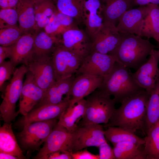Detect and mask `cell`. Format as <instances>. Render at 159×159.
Here are the masks:
<instances>
[{
    "instance_id": "9",
    "label": "cell",
    "mask_w": 159,
    "mask_h": 159,
    "mask_svg": "<svg viewBox=\"0 0 159 159\" xmlns=\"http://www.w3.org/2000/svg\"><path fill=\"white\" fill-rule=\"evenodd\" d=\"M103 127L100 124L79 126L72 132V152L89 147L98 148L107 141Z\"/></svg>"
},
{
    "instance_id": "17",
    "label": "cell",
    "mask_w": 159,
    "mask_h": 159,
    "mask_svg": "<svg viewBox=\"0 0 159 159\" xmlns=\"http://www.w3.org/2000/svg\"><path fill=\"white\" fill-rule=\"evenodd\" d=\"M103 78L85 74L76 75L70 92L69 106H72L99 88L102 84Z\"/></svg>"
},
{
    "instance_id": "33",
    "label": "cell",
    "mask_w": 159,
    "mask_h": 159,
    "mask_svg": "<svg viewBox=\"0 0 159 159\" xmlns=\"http://www.w3.org/2000/svg\"><path fill=\"white\" fill-rule=\"evenodd\" d=\"M58 11L51 0H42L35 4L36 22L45 17L51 19Z\"/></svg>"
},
{
    "instance_id": "44",
    "label": "cell",
    "mask_w": 159,
    "mask_h": 159,
    "mask_svg": "<svg viewBox=\"0 0 159 159\" xmlns=\"http://www.w3.org/2000/svg\"><path fill=\"white\" fill-rule=\"evenodd\" d=\"M32 0L34 1V2L35 4V3H37V2L40 1H42V0Z\"/></svg>"
},
{
    "instance_id": "35",
    "label": "cell",
    "mask_w": 159,
    "mask_h": 159,
    "mask_svg": "<svg viewBox=\"0 0 159 159\" xmlns=\"http://www.w3.org/2000/svg\"><path fill=\"white\" fill-rule=\"evenodd\" d=\"M18 15L16 9H0V29L19 26Z\"/></svg>"
},
{
    "instance_id": "10",
    "label": "cell",
    "mask_w": 159,
    "mask_h": 159,
    "mask_svg": "<svg viewBox=\"0 0 159 159\" xmlns=\"http://www.w3.org/2000/svg\"><path fill=\"white\" fill-rule=\"evenodd\" d=\"M72 132L57 123L33 158L42 159L48 154L59 150L72 152Z\"/></svg>"
},
{
    "instance_id": "2",
    "label": "cell",
    "mask_w": 159,
    "mask_h": 159,
    "mask_svg": "<svg viewBox=\"0 0 159 159\" xmlns=\"http://www.w3.org/2000/svg\"><path fill=\"white\" fill-rule=\"evenodd\" d=\"M121 39L116 48L109 54L116 62L128 69L136 70L148 59L155 46L149 39L129 33H120Z\"/></svg>"
},
{
    "instance_id": "8",
    "label": "cell",
    "mask_w": 159,
    "mask_h": 159,
    "mask_svg": "<svg viewBox=\"0 0 159 159\" xmlns=\"http://www.w3.org/2000/svg\"><path fill=\"white\" fill-rule=\"evenodd\" d=\"M116 62L109 54L91 52L83 58L75 75L85 74L104 77L111 72Z\"/></svg>"
},
{
    "instance_id": "12",
    "label": "cell",
    "mask_w": 159,
    "mask_h": 159,
    "mask_svg": "<svg viewBox=\"0 0 159 159\" xmlns=\"http://www.w3.org/2000/svg\"><path fill=\"white\" fill-rule=\"evenodd\" d=\"M26 66L36 83L45 93L57 81L51 57L32 58Z\"/></svg>"
},
{
    "instance_id": "43",
    "label": "cell",
    "mask_w": 159,
    "mask_h": 159,
    "mask_svg": "<svg viewBox=\"0 0 159 159\" xmlns=\"http://www.w3.org/2000/svg\"><path fill=\"white\" fill-rule=\"evenodd\" d=\"M0 159H19L17 157L9 154L0 152Z\"/></svg>"
},
{
    "instance_id": "1",
    "label": "cell",
    "mask_w": 159,
    "mask_h": 159,
    "mask_svg": "<svg viewBox=\"0 0 159 159\" xmlns=\"http://www.w3.org/2000/svg\"><path fill=\"white\" fill-rule=\"evenodd\" d=\"M150 94L143 90L122 100L104 127H118L135 133L140 130L146 135V106Z\"/></svg>"
},
{
    "instance_id": "32",
    "label": "cell",
    "mask_w": 159,
    "mask_h": 159,
    "mask_svg": "<svg viewBox=\"0 0 159 159\" xmlns=\"http://www.w3.org/2000/svg\"><path fill=\"white\" fill-rule=\"evenodd\" d=\"M144 150L147 159H159V120L144 138Z\"/></svg>"
},
{
    "instance_id": "34",
    "label": "cell",
    "mask_w": 159,
    "mask_h": 159,
    "mask_svg": "<svg viewBox=\"0 0 159 159\" xmlns=\"http://www.w3.org/2000/svg\"><path fill=\"white\" fill-rule=\"evenodd\" d=\"M24 34L19 26L0 29V45L2 46L12 45Z\"/></svg>"
},
{
    "instance_id": "6",
    "label": "cell",
    "mask_w": 159,
    "mask_h": 159,
    "mask_svg": "<svg viewBox=\"0 0 159 159\" xmlns=\"http://www.w3.org/2000/svg\"><path fill=\"white\" fill-rule=\"evenodd\" d=\"M57 120L35 122L24 126L16 136L22 151L29 155L39 151L57 123Z\"/></svg>"
},
{
    "instance_id": "19",
    "label": "cell",
    "mask_w": 159,
    "mask_h": 159,
    "mask_svg": "<svg viewBox=\"0 0 159 159\" xmlns=\"http://www.w3.org/2000/svg\"><path fill=\"white\" fill-rule=\"evenodd\" d=\"M146 6H140L125 12L120 18L116 27L120 33H129L141 37Z\"/></svg>"
},
{
    "instance_id": "14",
    "label": "cell",
    "mask_w": 159,
    "mask_h": 159,
    "mask_svg": "<svg viewBox=\"0 0 159 159\" xmlns=\"http://www.w3.org/2000/svg\"><path fill=\"white\" fill-rule=\"evenodd\" d=\"M121 39L116 26L108 22L103 24L92 40L91 52L109 54L113 51Z\"/></svg>"
},
{
    "instance_id": "40",
    "label": "cell",
    "mask_w": 159,
    "mask_h": 159,
    "mask_svg": "<svg viewBox=\"0 0 159 159\" xmlns=\"http://www.w3.org/2000/svg\"><path fill=\"white\" fill-rule=\"evenodd\" d=\"M12 45L8 46H0V64L7 58L10 57L12 51Z\"/></svg>"
},
{
    "instance_id": "16",
    "label": "cell",
    "mask_w": 159,
    "mask_h": 159,
    "mask_svg": "<svg viewBox=\"0 0 159 159\" xmlns=\"http://www.w3.org/2000/svg\"><path fill=\"white\" fill-rule=\"evenodd\" d=\"M69 101L54 105H46L34 108L27 115L23 116L17 122V125L23 128L34 122L59 119L63 112L67 108Z\"/></svg>"
},
{
    "instance_id": "5",
    "label": "cell",
    "mask_w": 159,
    "mask_h": 159,
    "mask_svg": "<svg viewBox=\"0 0 159 159\" xmlns=\"http://www.w3.org/2000/svg\"><path fill=\"white\" fill-rule=\"evenodd\" d=\"M28 71L27 67L24 64L16 68L5 88L0 105V117L4 122L11 123L19 114L16 111V104L20 96L24 77Z\"/></svg>"
},
{
    "instance_id": "24",
    "label": "cell",
    "mask_w": 159,
    "mask_h": 159,
    "mask_svg": "<svg viewBox=\"0 0 159 159\" xmlns=\"http://www.w3.org/2000/svg\"><path fill=\"white\" fill-rule=\"evenodd\" d=\"M35 3L32 0H21L16 8L19 26L24 34L34 33L36 30Z\"/></svg>"
},
{
    "instance_id": "39",
    "label": "cell",
    "mask_w": 159,
    "mask_h": 159,
    "mask_svg": "<svg viewBox=\"0 0 159 159\" xmlns=\"http://www.w3.org/2000/svg\"><path fill=\"white\" fill-rule=\"evenodd\" d=\"M42 159H72V158L71 152L59 150L49 154Z\"/></svg>"
},
{
    "instance_id": "45",
    "label": "cell",
    "mask_w": 159,
    "mask_h": 159,
    "mask_svg": "<svg viewBox=\"0 0 159 159\" xmlns=\"http://www.w3.org/2000/svg\"><path fill=\"white\" fill-rule=\"evenodd\" d=\"M157 42H158V44L159 49L158 50V54L159 56V40L157 41Z\"/></svg>"
},
{
    "instance_id": "30",
    "label": "cell",
    "mask_w": 159,
    "mask_h": 159,
    "mask_svg": "<svg viewBox=\"0 0 159 159\" xmlns=\"http://www.w3.org/2000/svg\"><path fill=\"white\" fill-rule=\"evenodd\" d=\"M159 120V78L150 94L146 106L145 124L146 135Z\"/></svg>"
},
{
    "instance_id": "15",
    "label": "cell",
    "mask_w": 159,
    "mask_h": 159,
    "mask_svg": "<svg viewBox=\"0 0 159 159\" xmlns=\"http://www.w3.org/2000/svg\"><path fill=\"white\" fill-rule=\"evenodd\" d=\"M44 94V91L35 82L32 74L28 71L19 100V113L23 116L27 115L41 102Z\"/></svg>"
},
{
    "instance_id": "21",
    "label": "cell",
    "mask_w": 159,
    "mask_h": 159,
    "mask_svg": "<svg viewBox=\"0 0 159 159\" xmlns=\"http://www.w3.org/2000/svg\"><path fill=\"white\" fill-rule=\"evenodd\" d=\"M34 33L24 34L12 45V53L9 59L16 67L20 64L26 65L32 59Z\"/></svg>"
},
{
    "instance_id": "41",
    "label": "cell",
    "mask_w": 159,
    "mask_h": 159,
    "mask_svg": "<svg viewBox=\"0 0 159 159\" xmlns=\"http://www.w3.org/2000/svg\"><path fill=\"white\" fill-rule=\"evenodd\" d=\"M21 0H0V9H16Z\"/></svg>"
},
{
    "instance_id": "28",
    "label": "cell",
    "mask_w": 159,
    "mask_h": 159,
    "mask_svg": "<svg viewBox=\"0 0 159 159\" xmlns=\"http://www.w3.org/2000/svg\"><path fill=\"white\" fill-rule=\"evenodd\" d=\"M115 159H147L143 145L131 142L118 143L113 145Z\"/></svg>"
},
{
    "instance_id": "11",
    "label": "cell",
    "mask_w": 159,
    "mask_h": 159,
    "mask_svg": "<svg viewBox=\"0 0 159 159\" xmlns=\"http://www.w3.org/2000/svg\"><path fill=\"white\" fill-rule=\"evenodd\" d=\"M149 56L147 60L131 74L136 83L150 94L159 78L158 50H153Z\"/></svg>"
},
{
    "instance_id": "27",
    "label": "cell",
    "mask_w": 159,
    "mask_h": 159,
    "mask_svg": "<svg viewBox=\"0 0 159 159\" xmlns=\"http://www.w3.org/2000/svg\"><path fill=\"white\" fill-rule=\"evenodd\" d=\"M86 102V99L84 98L72 106H68L60 117L57 123L70 132L75 130L79 127L77 123L84 114Z\"/></svg>"
},
{
    "instance_id": "7",
    "label": "cell",
    "mask_w": 159,
    "mask_h": 159,
    "mask_svg": "<svg viewBox=\"0 0 159 159\" xmlns=\"http://www.w3.org/2000/svg\"><path fill=\"white\" fill-rule=\"evenodd\" d=\"M83 59L61 44L57 45L51 56L57 81L74 74Z\"/></svg>"
},
{
    "instance_id": "13",
    "label": "cell",
    "mask_w": 159,
    "mask_h": 159,
    "mask_svg": "<svg viewBox=\"0 0 159 159\" xmlns=\"http://www.w3.org/2000/svg\"><path fill=\"white\" fill-rule=\"evenodd\" d=\"M61 36L62 45L83 58L91 52V39L85 31L80 29L77 25L64 31Z\"/></svg>"
},
{
    "instance_id": "4",
    "label": "cell",
    "mask_w": 159,
    "mask_h": 159,
    "mask_svg": "<svg viewBox=\"0 0 159 159\" xmlns=\"http://www.w3.org/2000/svg\"><path fill=\"white\" fill-rule=\"evenodd\" d=\"M86 97L85 112L78 126L108 123L116 109L115 99L98 88Z\"/></svg>"
},
{
    "instance_id": "36",
    "label": "cell",
    "mask_w": 159,
    "mask_h": 159,
    "mask_svg": "<svg viewBox=\"0 0 159 159\" xmlns=\"http://www.w3.org/2000/svg\"><path fill=\"white\" fill-rule=\"evenodd\" d=\"M15 68L10 60L4 61L0 64V90L3 93L4 91L3 86L5 82L11 78Z\"/></svg>"
},
{
    "instance_id": "29",
    "label": "cell",
    "mask_w": 159,
    "mask_h": 159,
    "mask_svg": "<svg viewBox=\"0 0 159 159\" xmlns=\"http://www.w3.org/2000/svg\"><path fill=\"white\" fill-rule=\"evenodd\" d=\"M106 138L113 145L117 143L131 142L140 145H143L145 143L144 138H141L133 132L123 128L111 126L105 130Z\"/></svg>"
},
{
    "instance_id": "31",
    "label": "cell",
    "mask_w": 159,
    "mask_h": 159,
    "mask_svg": "<svg viewBox=\"0 0 159 159\" xmlns=\"http://www.w3.org/2000/svg\"><path fill=\"white\" fill-rule=\"evenodd\" d=\"M59 12L68 15L77 24L83 23V0H51Z\"/></svg>"
},
{
    "instance_id": "20",
    "label": "cell",
    "mask_w": 159,
    "mask_h": 159,
    "mask_svg": "<svg viewBox=\"0 0 159 159\" xmlns=\"http://www.w3.org/2000/svg\"><path fill=\"white\" fill-rule=\"evenodd\" d=\"M75 75L57 80L45 92L41 102L34 107L69 101V93Z\"/></svg>"
},
{
    "instance_id": "25",
    "label": "cell",
    "mask_w": 159,
    "mask_h": 159,
    "mask_svg": "<svg viewBox=\"0 0 159 159\" xmlns=\"http://www.w3.org/2000/svg\"><path fill=\"white\" fill-rule=\"evenodd\" d=\"M0 152L25 159L12 129V123L4 122L0 127Z\"/></svg>"
},
{
    "instance_id": "18",
    "label": "cell",
    "mask_w": 159,
    "mask_h": 159,
    "mask_svg": "<svg viewBox=\"0 0 159 159\" xmlns=\"http://www.w3.org/2000/svg\"><path fill=\"white\" fill-rule=\"evenodd\" d=\"M102 0H83V23L92 41L103 23Z\"/></svg>"
},
{
    "instance_id": "26",
    "label": "cell",
    "mask_w": 159,
    "mask_h": 159,
    "mask_svg": "<svg viewBox=\"0 0 159 159\" xmlns=\"http://www.w3.org/2000/svg\"><path fill=\"white\" fill-rule=\"evenodd\" d=\"M146 14L144 18L141 37L148 39L153 38L159 40V6L149 4L146 5Z\"/></svg>"
},
{
    "instance_id": "46",
    "label": "cell",
    "mask_w": 159,
    "mask_h": 159,
    "mask_svg": "<svg viewBox=\"0 0 159 159\" xmlns=\"http://www.w3.org/2000/svg\"><path fill=\"white\" fill-rule=\"evenodd\" d=\"M159 6V5H158Z\"/></svg>"
},
{
    "instance_id": "22",
    "label": "cell",
    "mask_w": 159,
    "mask_h": 159,
    "mask_svg": "<svg viewBox=\"0 0 159 159\" xmlns=\"http://www.w3.org/2000/svg\"><path fill=\"white\" fill-rule=\"evenodd\" d=\"M60 43L59 37L51 36L44 31H36L34 33L32 58L51 57L55 49Z\"/></svg>"
},
{
    "instance_id": "23",
    "label": "cell",
    "mask_w": 159,
    "mask_h": 159,
    "mask_svg": "<svg viewBox=\"0 0 159 159\" xmlns=\"http://www.w3.org/2000/svg\"><path fill=\"white\" fill-rule=\"evenodd\" d=\"M102 2L103 22L115 25L122 14L134 7L133 0H102Z\"/></svg>"
},
{
    "instance_id": "3",
    "label": "cell",
    "mask_w": 159,
    "mask_h": 159,
    "mask_svg": "<svg viewBox=\"0 0 159 159\" xmlns=\"http://www.w3.org/2000/svg\"><path fill=\"white\" fill-rule=\"evenodd\" d=\"M98 89L105 94L113 96L116 103L144 90L135 82L128 69L117 62L110 73L104 77Z\"/></svg>"
},
{
    "instance_id": "42",
    "label": "cell",
    "mask_w": 159,
    "mask_h": 159,
    "mask_svg": "<svg viewBox=\"0 0 159 159\" xmlns=\"http://www.w3.org/2000/svg\"><path fill=\"white\" fill-rule=\"evenodd\" d=\"M134 7L145 6L149 4L159 5V0H133Z\"/></svg>"
},
{
    "instance_id": "37",
    "label": "cell",
    "mask_w": 159,
    "mask_h": 159,
    "mask_svg": "<svg viewBox=\"0 0 159 159\" xmlns=\"http://www.w3.org/2000/svg\"><path fill=\"white\" fill-rule=\"evenodd\" d=\"M98 148L99 159H115L113 149L107 141L101 145Z\"/></svg>"
},
{
    "instance_id": "38",
    "label": "cell",
    "mask_w": 159,
    "mask_h": 159,
    "mask_svg": "<svg viewBox=\"0 0 159 159\" xmlns=\"http://www.w3.org/2000/svg\"><path fill=\"white\" fill-rule=\"evenodd\" d=\"M72 159H99V155H95L86 149L71 152Z\"/></svg>"
}]
</instances>
